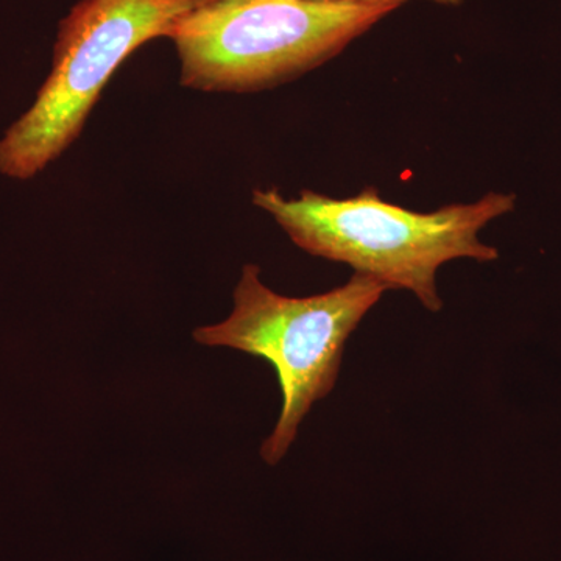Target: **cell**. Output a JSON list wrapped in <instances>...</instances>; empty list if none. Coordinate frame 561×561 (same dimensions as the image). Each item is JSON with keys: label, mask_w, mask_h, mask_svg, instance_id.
Returning <instances> with one entry per match:
<instances>
[{"label": "cell", "mask_w": 561, "mask_h": 561, "mask_svg": "<svg viewBox=\"0 0 561 561\" xmlns=\"http://www.w3.org/2000/svg\"><path fill=\"white\" fill-rule=\"evenodd\" d=\"M401 2L203 0L176 24L180 81L203 92H257L320 68Z\"/></svg>", "instance_id": "7a4b0ae2"}, {"label": "cell", "mask_w": 561, "mask_h": 561, "mask_svg": "<svg viewBox=\"0 0 561 561\" xmlns=\"http://www.w3.org/2000/svg\"><path fill=\"white\" fill-rule=\"evenodd\" d=\"M251 201L271 214L298 249L346 264L387 290L411 291L430 312L443 309L437 286L443 265L456 260L483 264L500 257V251L479 234L516 206L515 194L489 192L476 202L420 213L383 201L373 186L346 198L313 191L287 198L268 187L254 190Z\"/></svg>", "instance_id": "6da1fadb"}, {"label": "cell", "mask_w": 561, "mask_h": 561, "mask_svg": "<svg viewBox=\"0 0 561 561\" xmlns=\"http://www.w3.org/2000/svg\"><path fill=\"white\" fill-rule=\"evenodd\" d=\"M203 0H80L58 25L54 62L31 108L0 138V175L31 180L79 139L103 88L133 51L171 38Z\"/></svg>", "instance_id": "277c9868"}, {"label": "cell", "mask_w": 561, "mask_h": 561, "mask_svg": "<svg viewBox=\"0 0 561 561\" xmlns=\"http://www.w3.org/2000/svg\"><path fill=\"white\" fill-rule=\"evenodd\" d=\"M260 267L243 265L227 320L202 327V345L225 346L267 360L278 376L283 408L264 442L265 463L278 465L297 438L302 420L331 393L341 373L345 345L387 289L354 273L348 283L312 297H284L261 280Z\"/></svg>", "instance_id": "3957f363"}, {"label": "cell", "mask_w": 561, "mask_h": 561, "mask_svg": "<svg viewBox=\"0 0 561 561\" xmlns=\"http://www.w3.org/2000/svg\"><path fill=\"white\" fill-rule=\"evenodd\" d=\"M335 2H401L405 3L408 0H335ZM430 2L438 3L445 7H460L467 3L468 0H430Z\"/></svg>", "instance_id": "5b68a950"}]
</instances>
